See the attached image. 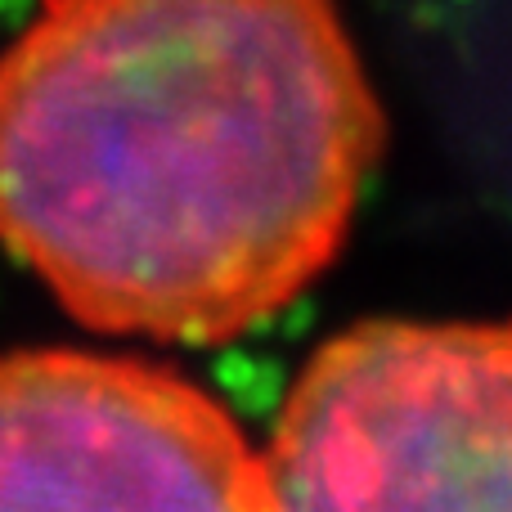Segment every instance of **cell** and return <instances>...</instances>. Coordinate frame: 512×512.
Wrapping results in <instances>:
<instances>
[{"label": "cell", "instance_id": "cell-3", "mask_svg": "<svg viewBox=\"0 0 512 512\" xmlns=\"http://www.w3.org/2000/svg\"><path fill=\"white\" fill-rule=\"evenodd\" d=\"M0 508H270L261 450L221 400L144 360L0 355Z\"/></svg>", "mask_w": 512, "mask_h": 512}, {"label": "cell", "instance_id": "cell-2", "mask_svg": "<svg viewBox=\"0 0 512 512\" xmlns=\"http://www.w3.org/2000/svg\"><path fill=\"white\" fill-rule=\"evenodd\" d=\"M261 463L270 508H512V324L342 328L288 387Z\"/></svg>", "mask_w": 512, "mask_h": 512}, {"label": "cell", "instance_id": "cell-1", "mask_svg": "<svg viewBox=\"0 0 512 512\" xmlns=\"http://www.w3.org/2000/svg\"><path fill=\"white\" fill-rule=\"evenodd\" d=\"M382 135L333 0H41L0 50V248L86 328L230 342L333 265Z\"/></svg>", "mask_w": 512, "mask_h": 512}]
</instances>
